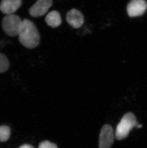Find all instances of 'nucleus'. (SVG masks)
I'll return each instance as SVG.
<instances>
[{"instance_id":"nucleus-4","label":"nucleus","mask_w":147,"mask_h":148,"mask_svg":"<svg viewBox=\"0 0 147 148\" xmlns=\"http://www.w3.org/2000/svg\"><path fill=\"white\" fill-rule=\"evenodd\" d=\"M114 130L110 125H105L102 127L99 138V148H110L115 138Z\"/></svg>"},{"instance_id":"nucleus-7","label":"nucleus","mask_w":147,"mask_h":148,"mask_svg":"<svg viewBox=\"0 0 147 148\" xmlns=\"http://www.w3.org/2000/svg\"><path fill=\"white\" fill-rule=\"evenodd\" d=\"M66 19L68 24L74 28L80 27L84 23L83 14L76 9H72L67 12Z\"/></svg>"},{"instance_id":"nucleus-9","label":"nucleus","mask_w":147,"mask_h":148,"mask_svg":"<svg viewBox=\"0 0 147 148\" xmlns=\"http://www.w3.org/2000/svg\"><path fill=\"white\" fill-rule=\"evenodd\" d=\"M46 24L53 27L56 28L59 27L62 23L61 16L56 11H52L47 14L45 18Z\"/></svg>"},{"instance_id":"nucleus-10","label":"nucleus","mask_w":147,"mask_h":148,"mask_svg":"<svg viewBox=\"0 0 147 148\" xmlns=\"http://www.w3.org/2000/svg\"><path fill=\"white\" fill-rule=\"evenodd\" d=\"M11 130L7 126H0V142L7 141L10 138Z\"/></svg>"},{"instance_id":"nucleus-3","label":"nucleus","mask_w":147,"mask_h":148,"mask_svg":"<svg viewBox=\"0 0 147 148\" xmlns=\"http://www.w3.org/2000/svg\"><path fill=\"white\" fill-rule=\"evenodd\" d=\"M22 23L20 17L14 14L6 15L1 21L3 30L10 36H18L22 28Z\"/></svg>"},{"instance_id":"nucleus-1","label":"nucleus","mask_w":147,"mask_h":148,"mask_svg":"<svg viewBox=\"0 0 147 148\" xmlns=\"http://www.w3.org/2000/svg\"><path fill=\"white\" fill-rule=\"evenodd\" d=\"M22 22V28L18 35L19 42L29 49L35 48L39 44L40 39L37 28L29 20L24 19Z\"/></svg>"},{"instance_id":"nucleus-6","label":"nucleus","mask_w":147,"mask_h":148,"mask_svg":"<svg viewBox=\"0 0 147 148\" xmlns=\"http://www.w3.org/2000/svg\"><path fill=\"white\" fill-rule=\"evenodd\" d=\"M147 7L145 0H131L127 6V12L129 16H138L144 14Z\"/></svg>"},{"instance_id":"nucleus-8","label":"nucleus","mask_w":147,"mask_h":148,"mask_svg":"<svg viewBox=\"0 0 147 148\" xmlns=\"http://www.w3.org/2000/svg\"><path fill=\"white\" fill-rule=\"evenodd\" d=\"M22 4V0H2L0 3V10L4 14H13Z\"/></svg>"},{"instance_id":"nucleus-2","label":"nucleus","mask_w":147,"mask_h":148,"mask_svg":"<svg viewBox=\"0 0 147 148\" xmlns=\"http://www.w3.org/2000/svg\"><path fill=\"white\" fill-rule=\"evenodd\" d=\"M137 125L136 116L134 114L131 112L126 114L117 126L115 134L116 138L122 140L126 138L133 127H136Z\"/></svg>"},{"instance_id":"nucleus-11","label":"nucleus","mask_w":147,"mask_h":148,"mask_svg":"<svg viewBox=\"0 0 147 148\" xmlns=\"http://www.w3.org/2000/svg\"><path fill=\"white\" fill-rule=\"evenodd\" d=\"M9 67V62L4 54L0 53V73L7 71Z\"/></svg>"},{"instance_id":"nucleus-5","label":"nucleus","mask_w":147,"mask_h":148,"mask_svg":"<svg viewBox=\"0 0 147 148\" xmlns=\"http://www.w3.org/2000/svg\"><path fill=\"white\" fill-rule=\"evenodd\" d=\"M53 4V0H37L36 3L30 7L29 13L32 17L42 16L47 13L49 9Z\"/></svg>"},{"instance_id":"nucleus-13","label":"nucleus","mask_w":147,"mask_h":148,"mask_svg":"<svg viewBox=\"0 0 147 148\" xmlns=\"http://www.w3.org/2000/svg\"><path fill=\"white\" fill-rule=\"evenodd\" d=\"M19 148H34L32 145L29 144H24L23 145L21 146Z\"/></svg>"},{"instance_id":"nucleus-12","label":"nucleus","mask_w":147,"mask_h":148,"mask_svg":"<svg viewBox=\"0 0 147 148\" xmlns=\"http://www.w3.org/2000/svg\"><path fill=\"white\" fill-rule=\"evenodd\" d=\"M39 148H58L57 145L54 143H50V141H42L39 144Z\"/></svg>"}]
</instances>
